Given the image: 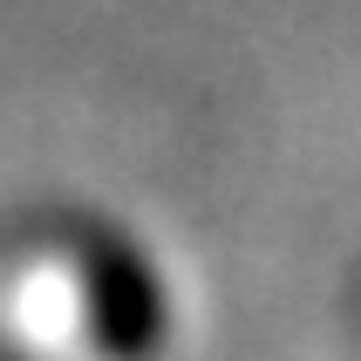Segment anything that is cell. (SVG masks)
I'll list each match as a JSON object with an SVG mask.
<instances>
[{
    "label": "cell",
    "instance_id": "cell-1",
    "mask_svg": "<svg viewBox=\"0 0 361 361\" xmlns=\"http://www.w3.org/2000/svg\"><path fill=\"white\" fill-rule=\"evenodd\" d=\"M61 273H68V314H75L82 348L96 355H157L178 327V300L164 266L137 232L109 219H89L61 245Z\"/></svg>",
    "mask_w": 361,
    "mask_h": 361
}]
</instances>
